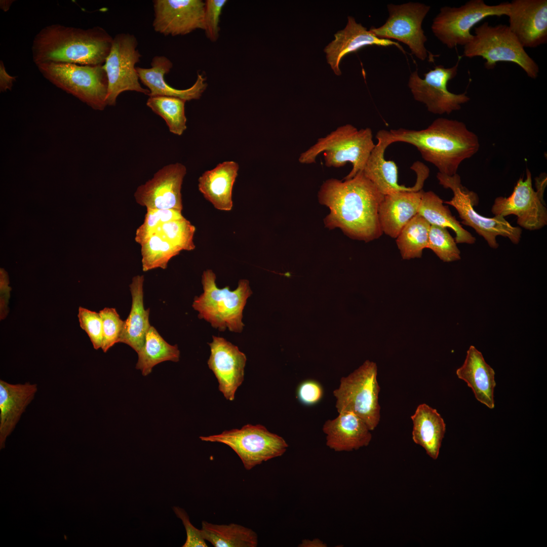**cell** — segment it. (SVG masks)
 Listing matches in <instances>:
<instances>
[{"label":"cell","instance_id":"22","mask_svg":"<svg viewBox=\"0 0 547 547\" xmlns=\"http://www.w3.org/2000/svg\"><path fill=\"white\" fill-rule=\"evenodd\" d=\"M148 68L136 67L141 82L149 91V96H164L179 98L186 101L199 99L207 89L206 77L198 73L196 82L186 89H178L166 82L165 76L173 67V63L164 56L154 57Z\"/></svg>","mask_w":547,"mask_h":547},{"label":"cell","instance_id":"43","mask_svg":"<svg viewBox=\"0 0 547 547\" xmlns=\"http://www.w3.org/2000/svg\"><path fill=\"white\" fill-rule=\"evenodd\" d=\"M324 395L321 384L314 380H306L302 382L297 389V396L299 402L307 406L319 403Z\"/></svg>","mask_w":547,"mask_h":547},{"label":"cell","instance_id":"45","mask_svg":"<svg viewBox=\"0 0 547 547\" xmlns=\"http://www.w3.org/2000/svg\"><path fill=\"white\" fill-rule=\"evenodd\" d=\"M17 76L9 74L5 68L2 60L0 61V92H6L11 90L13 83L16 81Z\"/></svg>","mask_w":547,"mask_h":547},{"label":"cell","instance_id":"7","mask_svg":"<svg viewBox=\"0 0 547 547\" xmlns=\"http://www.w3.org/2000/svg\"><path fill=\"white\" fill-rule=\"evenodd\" d=\"M36 65L51 83L93 109L103 110L107 106L108 80L102 65L62 63Z\"/></svg>","mask_w":547,"mask_h":547},{"label":"cell","instance_id":"12","mask_svg":"<svg viewBox=\"0 0 547 547\" xmlns=\"http://www.w3.org/2000/svg\"><path fill=\"white\" fill-rule=\"evenodd\" d=\"M136 37L119 33L113 37L109 53L102 65L108 80L107 106H114L118 96L126 91H135L148 96L149 91L140 85L135 65L141 56L137 49Z\"/></svg>","mask_w":547,"mask_h":547},{"label":"cell","instance_id":"32","mask_svg":"<svg viewBox=\"0 0 547 547\" xmlns=\"http://www.w3.org/2000/svg\"><path fill=\"white\" fill-rule=\"evenodd\" d=\"M138 356L136 368L140 370L143 376H146L159 363L168 361L178 362L180 351L177 345H172L168 343L154 327L151 326L146 335L144 345L138 353Z\"/></svg>","mask_w":547,"mask_h":547},{"label":"cell","instance_id":"33","mask_svg":"<svg viewBox=\"0 0 547 547\" xmlns=\"http://www.w3.org/2000/svg\"><path fill=\"white\" fill-rule=\"evenodd\" d=\"M431 224L417 214L403 227L397 238L396 244L403 259L420 258L427 248Z\"/></svg>","mask_w":547,"mask_h":547},{"label":"cell","instance_id":"29","mask_svg":"<svg viewBox=\"0 0 547 547\" xmlns=\"http://www.w3.org/2000/svg\"><path fill=\"white\" fill-rule=\"evenodd\" d=\"M411 418L413 441L423 447L430 457L437 459L446 431L443 418L436 409L424 403L417 406Z\"/></svg>","mask_w":547,"mask_h":547},{"label":"cell","instance_id":"46","mask_svg":"<svg viewBox=\"0 0 547 547\" xmlns=\"http://www.w3.org/2000/svg\"><path fill=\"white\" fill-rule=\"evenodd\" d=\"M299 546L303 547H324L327 546L326 544L323 542L318 538L314 539L312 540L308 539L303 540L301 543L299 544Z\"/></svg>","mask_w":547,"mask_h":547},{"label":"cell","instance_id":"17","mask_svg":"<svg viewBox=\"0 0 547 547\" xmlns=\"http://www.w3.org/2000/svg\"><path fill=\"white\" fill-rule=\"evenodd\" d=\"M154 30L164 35H183L204 29L205 2L201 0L153 1Z\"/></svg>","mask_w":547,"mask_h":547},{"label":"cell","instance_id":"1","mask_svg":"<svg viewBox=\"0 0 547 547\" xmlns=\"http://www.w3.org/2000/svg\"><path fill=\"white\" fill-rule=\"evenodd\" d=\"M343 180L328 179L318 192L319 203L330 210L325 227L340 228L349 238L366 243L378 239L383 234L378 209L384 195L363 171Z\"/></svg>","mask_w":547,"mask_h":547},{"label":"cell","instance_id":"31","mask_svg":"<svg viewBox=\"0 0 547 547\" xmlns=\"http://www.w3.org/2000/svg\"><path fill=\"white\" fill-rule=\"evenodd\" d=\"M203 537L214 547H256L258 536L250 528L230 523L214 524L202 521Z\"/></svg>","mask_w":547,"mask_h":547},{"label":"cell","instance_id":"10","mask_svg":"<svg viewBox=\"0 0 547 547\" xmlns=\"http://www.w3.org/2000/svg\"><path fill=\"white\" fill-rule=\"evenodd\" d=\"M509 2L488 5L483 0H470L458 7L444 6L434 18L432 30L436 37L450 49L463 47L473 37L471 29L485 18L507 16Z\"/></svg>","mask_w":547,"mask_h":547},{"label":"cell","instance_id":"20","mask_svg":"<svg viewBox=\"0 0 547 547\" xmlns=\"http://www.w3.org/2000/svg\"><path fill=\"white\" fill-rule=\"evenodd\" d=\"M378 142L366 162L363 173L377 189L384 196L399 191L422 189L425 180L429 175L428 168L417 162L412 167L417 177L413 187H407L398 183V171L395 163L384 159V152L389 146L382 138L376 137Z\"/></svg>","mask_w":547,"mask_h":547},{"label":"cell","instance_id":"25","mask_svg":"<svg viewBox=\"0 0 547 547\" xmlns=\"http://www.w3.org/2000/svg\"><path fill=\"white\" fill-rule=\"evenodd\" d=\"M37 385L26 382L12 384L0 380V447L15 428L22 414L34 398Z\"/></svg>","mask_w":547,"mask_h":547},{"label":"cell","instance_id":"27","mask_svg":"<svg viewBox=\"0 0 547 547\" xmlns=\"http://www.w3.org/2000/svg\"><path fill=\"white\" fill-rule=\"evenodd\" d=\"M458 377L471 387L476 399L490 409L495 406V372L485 362L482 353L471 345L462 366L456 370Z\"/></svg>","mask_w":547,"mask_h":547},{"label":"cell","instance_id":"41","mask_svg":"<svg viewBox=\"0 0 547 547\" xmlns=\"http://www.w3.org/2000/svg\"><path fill=\"white\" fill-rule=\"evenodd\" d=\"M227 0H207L205 2L204 30L211 42L218 40L220 32V18Z\"/></svg>","mask_w":547,"mask_h":547},{"label":"cell","instance_id":"24","mask_svg":"<svg viewBox=\"0 0 547 547\" xmlns=\"http://www.w3.org/2000/svg\"><path fill=\"white\" fill-rule=\"evenodd\" d=\"M423 190L404 191L384 196L378 209L383 233L396 239L417 214Z\"/></svg>","mask_w":547,"mask_h":547},{"label":"cell","instance_id":"47","mask_svg":"<svg viewBox=\"0 0 547 547\" xmlns=\"http://www.w3.org/2000/svg\"><path fill=\"white\" fill-rule=\"evenodd\" d=\"M13 0H1L0 1V8L4 12H6L10 8Z\"/></svg>","mask_w":547,"mask_h":547},{"label":"cell","instance_id":"16","mask_svg":"<svg viewBox=\"0 0 547 547\" xmlns=\"http://www.w3.org/2000/svg\"><path fill=\"white\" fill-rule=\"evenodd\" d=\"M186 167L176 163L164 166L153 177L138 186L134 193L136 202L146 209H183L181 188Z\"/></svg>","mask_w":547,"mask_h":547},{"label":"cell","instance_id":"3","mask_svg":"<svg viewBox=\"0 0 547 547\" xmlns=\"http://www.w3.org/2000/svg\"><path fill=\"white\" fill-rule=\"evenodd\" d=\"M113 37L102 27L83 29L54 24L43 27L31 47L35 65L46 63L102 65Z\"/></svg>","mask_w":547,"mask_h":547},{"label":"cell","instance_id":"15","mask_svg":"<svg viewBox=\"0 0 547 547\" xmlns=\"http://www.w3.org/2000/svg\"><path fill=\"white\" fill-rule=\"evenodd\" d=\"M543 196L532 187L530 171L526 170L525 179L520 178L507 198H496L491 211L495 216L517 217L519 226L529 230L539 229L547 224V209Z\"/></svg>","mask_w":547,"mask_h":547},{"label":"cell","instance_id":"36","mask_svg":"<svg viewBox=\"0 0 547 547\" xmlns=\"http://www.w3.org/2000/svg\"><path fill=\"white\" fill-rule=\"evenodd\" d=\"M196 227L185 217L169 221L149 232L158 233L163 239L181 251H192L196 248L193 237Z\"/></svg>","mask_w":547,"mask_h":547},{"label":"cell","instance_id":"40","mask_svg":"<svg viewBox=\"0 0 547 547\" xmlns=\"http://www.w3.org/2000/svg\"><path fill=\"white\" fill-rule=\"evenodd\" d=\"M77 317L81 328L88 335L94 348H101L102 322L99 312L80 306Z\"/></svg>","mask_w":547,"mask_h":547},{"label":"cell","instance_id":"28","mask_svg":"<svg viewBox=\"0 0 547 547\" xmlns=\"http://www.w3.org/2000/svg\"><path fill=\"white\" fill-rule=\"evenodd\" d=\"M143 276H136L130 285L132 304L130 314L124 321L119 342L129 345L137 354L142 349L146 335L151 325L149 308L145 309L143 304Z\"/></svg>","mask_w":547,"mask_h":547},{"label":"cell","instance_id":"34","mask_svg":"<svg viewBox=\"0 0 547 547\" xmlns=\"http://www.w3.org/2000/svg\"><path fill=\"white\" fill-rule=\"evenodd\" d=\"M138 244L141 246L144 271L157 268L166 269L171 259L181 251L155 232L148 234Z\"/></svg>","mask_w":547,"mask_h":547},{"label":"cell","instance_id":"4","mask_svg":"<svg viewBox=\"0 0 547 547\" xmlns=\"http://www.w3.org/2000/svg\"><path fill=\"white\" fill-rule=\"evenodd\" d=\"M375 146L370 128L358 130L347 124L319 138L315 144L300 154L298 161L303 164H313L318 155L323 152L325 164L328 167L339 168L350 162L353 168L343 180L349 179L363 171Z\"/></svg>","mask_w":547,"mask_h":547},{"label":"cell","instance_id":"9","mask_svg":"<svg viewBox=\"0 0 547 547\" xmlns=\"http://www.w3.org/2000/svg\"><path fill=\"white\" fill-rule=\"evenodd\" d=\"M437 178L440 185L450 189L453 193L452 199L444 203L453 207L461 219V223L474 229L491 248H498L497 236L506 237L515 244L519 242L522 234L520 227L512 226L504 217H486L476 212L474 206L478 204V197L475 192L462 185L459 175L447 176L438 172Z\"/></svg>","mask_w":547,"mask_h":547},{"label":"cell","instance_id":"23","mask_svg":"<svg viewBox=\"0 0 547 547\" xmlns=\"http://www.w3.org/2000/svg\"><path fill=\"white\" fill-rule=\"evenodd\" d=\"M335 39L324 49L328 63L338 75L341 72L339 64L342 58L348 53L355 52L367 46L376 45L387 47L395 46L401 51L404 49L398 43L392 40L381 39L375 36L361 24L356 22L354 18L348 17L346 26L337 32Z\"/></svg>","mask_w":547,"mask_h":547},{"label":"cell","instance_id":"11","mask_svg":"<svg viewBox=\"0 0 547 547\" xmlns=\"http://www.w3.org/2000/svg\"><path fill=\"white\" fill-rule=\"evenodd\" d=\"M200 439L229 446L240 458L246 470L282 456L288 447L284 438L270 432L261 424H248L240 429L224 431L218 435L201 436Z\"/></svg>","mask_w":547,"mask_h":547},{"label":"cell","instance_id":"26","mask_svg":"<svg viewBox=\"0 0 547 547\" xmlns=\"http://www.w3.org/2000/svg\"><path fill=\"white\" fill-rule=\"evenodd\" d=\"M239 169L237 163L225 161L199 177V191L216 209L225 211L232 209V191Z\"/></svg>","mask_w":547,"mask_h":547},{"label":"cell","instance_id":"42","mask_svg":"<svg viewBox=\"0 0 547 547\" xmlns=\"http://www.w3.org/2000/svg\"><path fill=\"white\" fill-rule=\"evenodd\" d=\"M173 510L176 516L182 520L186 532V540L182 547H207L201 529L193 526L186 512L178 506H174Z\"/></svg>","mask_w":547,"mask_h":547},{"label":"cell","instance_id":"30","mask_svg":"<svg viewBox=\"0 0 547 547\" xmlns=\"http://www.w3.org/2000/svg\"><path fill=\"white\" fill-rule=\"evenodd\" d=\"M443 203L444 201L433 191H423L418 214L431 225L452 229L456 235V243H475L476 238L462 227L452 215L448 206L444 205Z\"/></svg>","mask_w":547,"mask_h":547},{"label":"cell","instance_id":"2","mask_svg":"<svg viewBox=\"0 0 547 547\" xmlns=\"http://www.w3.org/2000/svg\"><path fill=\"white\" fill-rule=\"evenodd\" d=\"M376 137L383 139L389 145L402 142L414 146L425 161L447 176L456 174L460 164L475 154L480 148L478 136L464 123L443 118L435 120L421 130H380Z\"/></svg>","mask_w":547,"mask_h":547},{"label":"cell","instance_id":"8","mask_svg":"<svg viewBox=\"0 0 547 547\" xmlns=\"http://www.w3.org/2000/svg\"><path fill=\"white\" fill-rule=\"evenodd\" d=\"M375 363L366 361L359 368L340 380L339 386L333 392L338 413L347 411L354 413L367 424L371 431L378 425L380 419L379 393Z\"/></svg>","mask_w":547,"mask_h":547},{"label":"cell","instance_id":"38","mask_svg":"<svg viewBox=\"0 0 547 547\" xmlns=\"http://www.w3.org/2000/svg\"><path fill=\"white\" fill-rule=\"evenodd\" d=\"M102 322V344L101 349L107 352L115 343L119 342L124 321L114 308L105 307L99 311Z\"/></svg>","mask_w":547,"mask_h":547},{"label":"cell","instance_id":"5","mask_svg":"<svg viewBox=\"0 0 547 547\" xmlns=\"http://www.w3.org/2000/svg\"><path fill=\"white\" fill-rule=\"evenodd\" d=\"M216 279L212 270L203 272L204 292L194 298L192 307L199 312V318L209 322L213 328L220 331L228 328L231 332L240 333L244 326L243 311L247 299L252 294L249 282L241 279L236 289L231 291L228 286L218 288Z\"/></svg>","mask_w":547,"mask_h":547},{"label":"cell","instance_id":"35","mask_svg":"<svg viewBox=\"0 0 547 547\" xmlns=\"http://www.w3.org/2000/svg\"><path fill=\"white\" fill-rule=\"evenodd\" d=\"M183 99L170 96H149L146 105L165 121L169 131L181 136L187 128Z\"/></svg>","mask_w":547,"mask_h":547},{"label":"cell","instance_id":"18","mask_svg":"<svg viewBox=\"0 0 547 547\" xmlns=\"http://www.w3.org/2000/svg\"><path fill=\"white\" fill-rule=\"evenodd\" d=\"M507 16L510 29L524 48L546 43V0L512 1Z\"/></svg>","mask_w":547,"mask_h":547},{"label":"cell","instance_id":"44","mask_svg":"<svg viewBox=\"0 0 547 547\" xmlns=\"http://www.w3.org/2000/svg\"><path fill=\"white\" fill-rule=\"evenodd\" d=\"M0 284V318L4 320L9 312L8 304L10 298L11 288L9 287L7 275L3 269H1Z\"/></svg>","mask_w":547,"mask_h":547},{"label":"cell","instance_id":"6","mask_svg":"<svg viewBox=\"0 0 547 547\" xmlns=\"http://www.w3.org/2000/svg\"><path fill=\"white\" fill-rule=\"evenodd\" d=\"M471 41L463 48V56L481 57L485 60V67L495 68L497 63H515L532 79L537 78L539 68L512 32L508 25H491L485 22L475 27Z\"/></svg>","mask_w":547,"mask_h":547},{"label":"cell","instance_id":"19","mask_svg":"<svg viewBox=\"0 0 547 547\" xmlns=\"http://www.w3.org/2000/svg\"><path fill=\"white\" fill-rule=\"evenodd\" d=\"M209 345L211 354L208 367L218 380L219 391L226 400L233 401L244 381L246 356L238 346L221 337L213 336Z\"/></svg>","mask_w":547,"mask_h":547},{"label":"cell","instance_id":"37","mask_svg":"<svg viewBox=\"0 0 547 547\" xmlns=\"http://www.w3.org/2000/svg\"><path fill=\"white\" fill-rule=\"evenodd\" d=\"M447 228L431 225L427 248L444 262L460 259V251Z\"/></svg>","mask_w":547,"mask_h":547},{"label":"cell","instance_id":"39","mask_svg":"<svg viewBox=\"0 0 547 547\" xmlns=\"http://www.w3.org/2000/svg\"><path fill=\"white\" fill-rule=\"evenodd\" d=\"M184 218L182 211L174 209H147L143 223L137 229L135 240L138 243L149 232L164 223Z\"/></svg>","mask_w":547,"mask_h":547},{"label":"cell","instance_id":"14","mask_svg":"<svg viewBox=\"0 0 547 547\" xmlns=\"http://www.w3.org/2000/svg\"><path fill=\"white\" fill-rule=\"evenodd\" d=\"M460 59L452 67L446 68L439 65L424 74L421 79L416 70L410 75L408 87L414 99L424 104L434 114H450L459 110L461 105L470 101L466 92L454 94L447 89L448 83L457 73Z\"/></svg>","mask_w":547,"mask_h":547},{"label":"cell","instance_id":"21","mask_svg":"<svg viewBox=\"0 0 547 547\" xmlns=\"http://www.w3.org/2000/svg\"><path fill=\"white\" fill-rule=\"evenodd\" d=\"M326 445L336 452L351 451L367 446L372 439L371 431L354 413L344 411L324 423Z\"/></svg>","mask_w":547,"mask_h":547},{"label":"cell","instance_id":"13","mask_svg":"<svg viewBox=\"0 0 547 547\" xmlns=\"http://www.w3.org/2000/svg\"><path fill=\"white\" fill-rule=\"evenodd\" d=\"M389 16L379 27L369 30L377 37L397 40L407 45L420 60L427 58L424 43L427 38L422 28V21L431 7L422 3L408 2L401 5H387Z\"/></svg>","mask_w":547,"mask_h":547}]
</instances>
